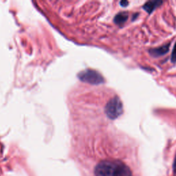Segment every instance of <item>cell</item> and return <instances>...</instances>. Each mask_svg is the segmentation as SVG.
I'll return each mask as SVG.
<instances>
[{
    "label": "cell",
    "instance_id": "1",
    "mask_svg": "<svg viewBox=\"0 0 176 176\" xmlns=\"http://www.w3.org/2000/svg\"><path fill=\"white\" fill-rule=\"evenodd\" d=\"M119 161L104 160L99 162L94 169L96 176H114Z\"/></svg>",
    "mask_w": 176,
    "mask_h": 176
},
{
    "label": "cell",
    "instance_id": "2",
    "mask_svg": "<svg viewBox=\"0 0 176 176\" xmlns=\"http://www.w3.org/2000/svg\"><path fill=\"white\" fill-rule=\"evenodd\" d=\"M122 104L118 96L111 98L105 107V113L108 118L115 119L122 114Z\"/></svg>",
    "mask_w": 176,
    "mask_h": 176
},
{
    "label": "cell",
    "instance_id": "3",
    "mask_svg": "<svg viewBox=\"0 0 176 176\" xmlns=\"http://www.w3.org/2000/svg\"><path fill=\"white\" fill-rule=\"evenodd\" d=\"M114 176H133L130 169L125 164L121 162H118V166H117L115 174Z\"/></svg>",
    "mask_w": 176,
    "mask_h": 176
},
{
    "label": "cell",
    "instance_id": "4",
    "mask_svg": "<svg viewBox=\"0 0 176 176\" xmlns=\"http://www.w3.org/2000/svg\"><path fill=\"white\" fill-rule=\"evenodd\" d=\"M169 44H167V45L161 46L160 48L151 49V50L149 51V53L152 56H154V57H159V56H162L166 54L169 51Z\"/></svg>",
    "mask_w": 176,
    "mask_h": 176
},
{
    "label": "cell",
    "instance_id": "5",
    "mask_svg": "<svg viewBox=\"0 0 176 176\" xmlns=\"http://www.w3.org/2000/svg\"><path fill=\"white\" fill-rule=\"evenodd\" d=\"M162 2L160 1H150L146 2V4L143 6V8L145 9L148 13H151L153 12L158 6L162 4Z\"/></svg>",
    "mask_w": 176,
    "mask_h": 176
},
{
    "label": "cell",
    "instance_id": "6",
    "mask_svg": "<svg viewBox=\"0 0 176 176\" xmlns=\"http://www.w3.org/2000/svg\"><path fill=\"white\" fill-rule=\"evenodd\" d=\"M128 18V14L125 12H122V13H120L117 14L114 17V21L116 24L121 25L122 23H124Z\"/></svg>",
    "mask_w": 176,
    "mask_h": 176
},
{
    "label": "cell",
    "instance_id": "7",
    "mask_svg": "<svg viewBox=\"0 0 176 176\" xmlns=\"http://www.w3.org/2000/svg\"><path fill=\"white\" fill-rule=\"evenodd\" d=\"M171 61H173V62H175L176 61V43L175 44L174 50H173V52H172Z\"/></svg>",
    "mask_w": 176,
    "mask_h": 176
},
{
    "label": "cell",
    "instance_id": "8",
    "mask_svg": "<svg viewBox=\"0 0 176 176\" xmlns=\"http://www.w3.org/2000/svg\"><path fill=\"white\" fill-rule=\"evenodd\" d=\"M120 4H121V6H126L128 4V2L127 1H122L120 2Z\"/></svg>",
    "mask_w": 176,
    "mask_h": 176
},
{
    "label": "cell",
    "instance_id": "9",
    "mask_svg": "<svg viewBox=\"0 0 176 176\" xmlns=\"http://www.w3.org/2000/svg\"><path fill=\"white\" fill-rule=\"evenodd\" d=\"M174 171L176 173V155H175L174 163Z\"/></svg>",
    "mask_w": 176,
    "mask_h": 176
}]
</instances>
